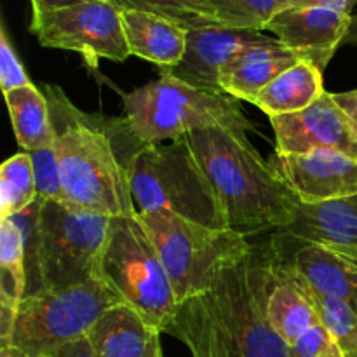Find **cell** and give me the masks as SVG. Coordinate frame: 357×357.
<instances>
[{
  "label": "cell",
  "instance_id": "9",
  "mask_svg": "<svg viewBox=\"0 0 357 357\" xmlns=\"http://www.w3.org/2000/svg\"><path fill=\"white\" fill-rule=\"evenodd\" d=\"M100 278L164 333L178 302L159 251L139 216H112Z\"/></svg>",
  "mask_w": 357,
  "mask_h": 357
},
{
  "label": "cell",
  "instance_id": "36",
  "mask_svg": "<svg viewBox=\"0 0 357 357\" xmlns=\"http://www.w3.org/2000/svg\"><path fill=\"white\" fill-rule=\"evenodd\" d=\"M2 357H24V356H21L20 352H16L14 349L2 347Z\"/></svg>",
  "mask_w": 357,
  "mask_h": 357
},
{
  "label": "cell",
  "instance_id": "7",
  "mask_svg": "<svg viewBox=\"0 0 357 357\" xmlns=\"http://www.w3.org/2000/svg\"><path fill=\"white\" fill-rule=\"evenodd\" d=\"M149 230L180 305L208 291L225 271L243 261L255 244L229 229H211L171 211L138 215Z\"/></svg>",
  "mask_w": 357,
  "mask_h": 357
},
{
  "label": "cell",
  "instance_id": "27",
  "mask_svg": "<svg viewBox=\"0 0 357 357\" xmlns=\"http://www.w3.org/2000/svg\"><path fill=\"white\" fill-rule=\"evenodd\" d=\"M112 2L117 3L119 9H138L159 14L187 30L218 26L195 7L194 0H112Z\"/></svg>",
  "mask_w": 357,
  "mask_h": 357
},
{
  "label": "cell",
  "instance_id": "6",
  "mask_svg": "<svg viewBox=\"0 0 357 357\" xmlns=\"http://www.w3.org/2000/svg\"><path fill=\"white\" fill-rule=\"evenodd\" d=\"M129 181L138 215L171 211L211 229H227L218 195L187 138L143 146Z\"/></svg>",
  "mask_w": 357,
  "mask_h": 357
},
{
  "label": "cell",
  "instance_id": "3",
  "mask_svg": "<svg viewBox=\"0 0 357 357\" xmlns=\"http://www.w3.org/2000/svg\"><path fill=\"white\" fill-rule=\"evenodd\" d=\"M225 213L227 229L244 237L286 229L300 199L275 176L246 132L199 129L185 136Z\"/></svg>",
  "mask_w": 357,
  "mask_h": 357
},
{
  "label": "cell",
  "instance_id": "11",
  "mask_svg": "<svg viewBox=\"0 0 357 357\" xmlns=\"http://www.w3.org/2000/svg\"><path fill=\"white\" fill-rule=\"evenodd\" d=\"M356 3L357 0H331L323 6L281 10L268 21L264 31L274 33L282 45L324 72L337 49L344 44Z\"/></svg>",
  "mask_w": 357,
  "mask_h": 357
},
{
  "label": "cell",
  "instance_id": "23",
  "mask_svg": "<svg viewBox=\"0 0 357 357\" xmlns=\"http://www.w3.org/2000/svg\"><path fill=\"white\" fill-rule=\"evenodd\" d=\"M3 96L14 136L23 152H35L54 145L56 135L52 128L51 108L44 91L30 84Z\"/></svg>",
  "mask_w": 357,
  "mask_h": 357
},
{
  "label": "cell",
  "instance_id": "34",
  "mask_svg": "<svg viewBox=\"0 0 357 357\" xmlns=\"http://www.w3.org/2000/svg\"><path fill=\"white\" fill-rule=\"evenodd\" d=\"M328 2H331V0H281V10L305 9V7L323 6Z\"/></svg>",
  "mask_w": 357,
  "mask_h": 357
},
{
  "label": "cell",
  "instance_id": "26",
  "mask_svg": "<svg viewBox=\"0 0 357 357\" xmlns=\"http://www.w3.org/2000/svg\"><path fill=\"white\" fill-rule=\"evenodd\" d=\"M296 272V271H295ZM298 274V272H296ZM300 275V274H298ZM303 289L312 300L319 323L333 337L345 357H357V312L344 300L314 289L300 275Z\"/></svg>",
  "mask_w": 357,
  "mask_h": 357
},
{
  "label": "cell",
  "instance_id": "1",
  "mask_svg": "<svg viewBox=\"0 0 357 357\" xmlns=\"http://www.w3.org/2000/svg\"><path fill=\"white\" fill-rule=\"evenodd\" d=\"M278 260L274 239L255 244L208 291L181 302L164 333L183 342L192 357H289L267 317Z\"/></svg>",
  "mask_w": 357,
  "mask_h": 357
},
{
  "label": "cell",
  "instance_id": "25",
  "mask_svg": "<svg viewBox=\"0 0 357 357\" xmlns=\"http://www.w3.org/2000/svg\"><path fill=\"white\" fill-rule=\"evenodd\" d=\"M38 201L33 164L28 152L9 157L0 167V220L13 218Z\"/></svg>",
  "mask_w": 357,
  "mask_h": 357
},
{
  "label": "cell",
  "instance_id": "8",
  "mask_svg": "<svg viewBox=\"0 0 357 357\" xmlns=\"http://www.w3.org/2000/svg\"><path fill=\"white\" fill-rule=\"evenodd\" d=\"M124 298L100 275L61 289H42L24 296L2 347L24 357H52L59 349L84 338L98 317Z\"/></svg>",
  "mask_w": 357,
  "mask_h": 357
},
{
  "label": "cell",
  "instance_id": "15",
  "mask_svg": "<svg viewBox=\"0 0 357 357\" xmlns=\"http://www.w3.org/2000/svg\"><path fill=\"white\" fill-rule=\"evenodd\" d=\"M281 257L314 289L344 300L357 312V246L302 243Z\"/></svg>",
  "mask_w": 357,
  "mask_h": 357
},
{
  "label": "cell",
  "instance_id": "5",
  "mask_svg": "<svg viewBox=\"0 0 357 357\" xmlns=\"http://www.w3.org/2000/svg\"><path fill=\"white\" fill-rule=\"evenodd\" d=\"M122 107L132 135L143 145L174 142L199 129H255L237 98L194 87L164 72L157 80L122 94Z\"/></svg>",
  "mask_w": 357,
  "mask_h": 357
},
{
  "label": "cell",
  "instance_id": "13",
  "mask_svg": "<svg viewBox=\"0 0 357 357\" xmlns=\"http://www.w3.org/2000/svg\"><path fill=\"white\" fill-rule=\"evenodd\" d=\"M267 162L302 204H321L357 195V159L345 153L317 150L281 155L274 152Z\"/></svg>",
  "mask_w": 357,
  "mask_h": 357
},
{
  "label": "cell",
  "instance_id": "30",
  "mask_svg": "<svg viewBox=\"0 0 357 357\" xmlns=\"http://www.w3.org/2000/svg\"><path fill=\"white\" fill-rule=\"evenodd\" d=\"M289 357H345L323 324H316L289 345Z\"/></svg>",
  "mask_w": 357,
  "mask_h": 357
},
{
  "label": "cell",
  "instance_id": "18",
  "mask_svg": "<svg viewBox=\"0 0 357 357\" xmlns=\"http://www.w3.org/2000/svg\"><path fill=\"white\" fill-rule=\"evenodd\" d=\"M278 243H331L357 246V195L302 204L295 222L275 232Z\"/></svg>",
  "mask_w": 357,
  "mask_h": 357
},
{
  "label": "cell",
  "instance_id": "24",
  "mask_svg": "<svg viewBox=\"0 0 357 357\" xmlns=\"http://www.w3.org/2000/svg\"><path fill=\"white\" fill-rule=\"evenodd\" d=\"M195 7L218 26L264 31L281 13V0H194Z\"/></svg>",
  "mask_w": 357,
  "mask_h": 357
},
{
  "label": "cell",
  "instance_id": "28",
  "mask_svg": "<svg viewBox=\"0 0 357 357\" xmlns=\"http://www.w3.org/2000/svg\"><path fill=\"white\" fill-rule=\"evenodd\" d=\"M28 153H30L31 164H33L35 185H37L38 199H42V201L66 202L65 190H63L61 171H59V162L54 145Z\"/></svg>",
  "mask_w": 357,
  "mask_h": 357
},
{
  "label": "cell",
  "instance_id": "31",
  "mask_svg": "<svg viewBox=\"0 0 357 357\" xmlns=\"http://www.w3.org/2000/svg\"><path fill=\"white\" fill-rule=\"evenodd\" d=\"M52 357H100L96 354V351L93 349V345L89 344L86 337L79 338V340L72 342V344L65 345L63 349H59Z\"/></svg>",
  "mask_w": 357,
  "mask_h": 357
},
{
  "label": "cell",
  "instance_id": "10",
  "mask_svg": "<svg viewBox=\"0 0 357 357\" xmlns=\"http://www.w3.org/2000/svg\"><path fill=\"white\" fill-rule=\"evenodd\" d=\"M30 31L44 47L79 52L91 66H96L100 59L121 63L131 56L122 30L121 9L112 0L31 10Z\"/></svg>",
  "mask_w": 357,
  "mask_h": 357
},
{
  "label": "cell",
  "instance_id": "32",
  "mask_svg": "<svg viewBox=\"0 0 357 357\" xmlns=\"http://www.w3.org/2000/svg\"><path fill=\"white\" fill-rule=\"evenodd\" d=\"M333 98L340 105L342 110L345 112V115H347L357 132V89L347 91V93H335Z\"/></svg>",
  "mask_w": 357,
  "mask_h": 357
},
{
  "label": "cell",
  "instance_id": "22",
  "mask_svg": "<svg viewBox=\"0 0 357 357\" xmlns=\"http://www.w3.org/2000/svg\"><path fill=\"white\" fill-rule=\"evenodd\" d=\"M28 274L24 236L13 218L0 220V323L2 344L7 342L13 328L14 316L26 296Z\"/></svg>",
  "mask_w": 357,
  "mask_h": 357
},
{
  "label": "cell",
  "instance_id": "17",
  "mask_svg": "<svg viewBox=\"0 0 357 357\" xmlns=\"http://www.w3.org/2000/svg\"><path fill=\"white\" fill-rule=\"evenodd\" d=\"M300 59L303 58L271 37L267 42L250 45L227 63L220 73V87L239 101L253 103L275 77Z\"/></svg>",
  "mask_w": 357,
  "mask_h": 357
},
{
  "label": "cell",
  "instance_id": "20",
  "mask_svg": "<svg viewBox=\"0 0 357 357\" xmlns=\"http://www.w3.org/2000/svg\"><path fill=\"white\" fill-rule=\"evenodd\" d=\"M267 317L275 333L289 345L307 330L319 324L312 300L303 289L300 275L279 251L275 284L268 296Z\"/></svg>",
  "mask_w": 357,
  "mask_h": 357
},
{
  "label": "cell",
  "instance_id": "2",
  "mask_svg": "<svg viewBox=\"0 0 357 357\" xmlns=\"http://www.w3.org/2000/svg\"><path fill=\"white\" fill-rule=\"evenodd\" d=\"M44 94L66 202L105 216H138L129 169L146 145L132 135L126 117L84 114L52 84Z\"/></svg>",
  "mask_w": 357,
  "mask_h": 357
},
{
  "label": "cell",
  "instance_id": "16",
  "mask_svg": "<svg viewBox=\"0 0 357 357\" xmlns=\"http://www.w3.org/2000/svg\"><path fill=\"white\" fill-rule=\"evenodd\" d=\"M160 333L135 307L119 303L98 317L86 338L100 357H162Z\"/></svg>",
  "mask_w": 357,
  "mask_h": 357
},
{
  "label": "cell",
  "instance_id": "14",
  "mask_svg": "<svg viewBox=\"0 0 357 357\" xmlns=\"http://www.w3.org/2000/svg\"><path fill=\"white\" fill-rule=\"evenodd\" d=\"M268 35L257 30H236L225 26L195 28L187 31V49L176 66L160 70L194 87L222 91L220 73L241 51L268 40Z\"/></svg>",
  "mask_w": 357,
  "mask_h": 357
},
{
  "label": "cell",
  "instance_id": "19",
  "mask_svg": "<svg viewBox=\"0 0 357 357\" xmlns=\"http://www.w3.org/2000/svg\"><path fill=\"white\" fill-rule=\"evenodd\" d=\"M122 30L131 56L169 70L181 61L187 49V28L159 14L121 9Z\"/></svg>",
  "mask_w": 357,
  "mask_h": 357
},
{
  "label": "cell",
  "instance_id": "35",
  "mask_svg": "<svg viewBox=\"0 0 357 357\" xmlns=\"http://www.w3.org/2000/svg\"><path fill=\"white\" fill-rule=\"evenodd\" d=\"M342 45H357V13L352 14L351 26H349V31L345 35L344 44Z\"/></svg>",
  "mask_w": 357,
  "mask_h": 357
},
{
  "label": "cell",
  "instance_id": "33",
  "mask_svg": "<svg viewBox=\"0 0 357 357\" xmlns=\"http://www.w3.org/2000/svg\"><path fill=\"white\" fill-rule=\"evenodd\" d=\"M31 10H54L65 9V7L77 6V3L96 2V0H30Z\"/></svg>",
  "mask_w": 357,
  "mask_h": 357
},
{
  "label": "cell",
  "instance_id": "4",
  "mask_svg": "<svg viewBox=\"0 0 357 357\" xmlns=\"http://www.w3.org/2000/svg\"><path fill=\"white\" fill-rule=\"evenodd\" d=\"M13 220L24 236L26 296L82 284L100 275L112 216L38 199Z\"/></svg>",
  "mask_w": 357,
  "mask_h": 357
},
{
  "label": "cell",
  "instance_id": "12",
  "mask_svg": "<svg viewBox=\"0 0 357 357\" xmlns=\"http://www.w3.org/2000/svg\"><path fill=\"white\" fill-rule=\"evenodd\" d=\"M275 153L298 155L331 150L357 159V132L333 94L324 93L309 108L271 117Z\"/></svg>",
  "mask_w": 357,
  "mask_h": 357
},
{
  "label": "cell",
  "instance_id": "21",
  "mask_svg": "<svg viewBox=\"0 0 357 357\" xmlns=\"http://www.w3.org/2000/svg\"><path fill=\"white\" fill-rule=\"evenodd\" d=\"M323 70L309 59H300L275 77L253 101L268 117L296 114L316 103L324 91Z\"/></svg>",
  "mask_w": 357,
  "mask_h": 357
},
{
  "label": "cell",
  "instance_id": "29",
  "mask_svg": "<svg viewBox=\"0 0 357 357\" xmlns=\"http://www.w3.org/2000/svg\"><path fill=\"white\" fill-rule=\"evenodd\" d=\"M31 80L10 42L6 24H0V86L2 93L7 94L20 87L30 86Z\"/></svg>",
  "mask_w": 357,
  "mask_h": 357
}]
</instances>
